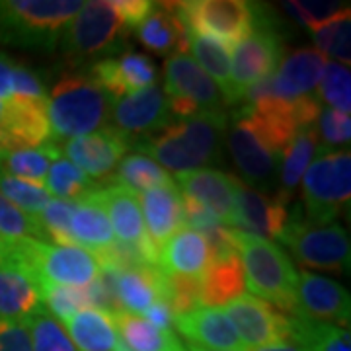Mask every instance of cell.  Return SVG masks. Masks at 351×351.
Instances as JSON below:
<instances>
[{"instance_id":"681fc988","label":"cell","mask_w":351,"mask_h":351,"mask_svg":"<svg viewBox=\"0 0 351 351\" xmlns=\"http://www.w3.org/2000/svg\"><path fill=\"white\" fill-rule=\"evenodd\" d=\"M112 6L127 29L133 32L149 16L154 2H151V0H115V2H112Z\"/></svg>"},{"instance_id":"7402d4cb","label":"cell","mask_w":351,"mask_h":351,"mask_svg":"<svg viewBox=\"0 0 351 351\" xmlns=\"http://www.w3.org/2000/svg\"><path fill=\"white\" fill-rule=\"evenodd\" d=\"M43 311L39 287L24 265L4 258L0 263V318L27 322Z\"/></svg>"},{"instance_id":"8992f818","label":"cell","mask_w":351,"mask_h":351,"mask_svg":"<svg viewBox=\"0 0 351 351\" xmlns=\"http://www.w3.org/2000/svg\"><path fill=\"white\" fill-rule=\"evenodd\" d=\"M302 203L306 221L328 225L348 209L351 197L350 149L320 147L313 164L302 176Z\"/></svg>"},{"instance_id":"6da1fadb","label":"cell","mask_w":351,"mask_h":351,"mask_svg":"<svg viewBox=\"0 0 351 351\" xmlns=\"http://www.w3.org/2000/svg\"><path fill=\"white\" fill-rule=\"evenodd\" d=\"M228 127L225 112L197 113L186 119H174L151 137L138 141L141 154L156 158L164 170L184 174L205 168L221 154L223 137Z\"/></svg>"},{"instance_id":"ee69618b","label":"cell","mask_w":351,"mask_h":351,"mask_svg":"<svg viewBox=\"0 0 351 351\" xmlns=\"http://www.w3.org/2000/svg\"><path fill=\"white\" fill-rule=\"evenodd\" d=\"M164 301L172 306L176 316L199 308V277L166 276Z\"/></svg>"},{"instance_id":"ac0fdd59","label":"cell","mask_w":351,"mask_h":351,"mask_svg":"<svg viewBox=\"0 0 351 351\" xmlns=\"http://www.w3.org/2000/svg\"><path fill=\"white\" fill-rule=\"evenodd\" d=\"M328 59L316 49L293 51L283 57L271 75V94L276 100L297 101L306 96H314Z\"/></svg>"},{"instance_id":"9c48e42d","label":"cell","mask_w":351,"mask_h":351,"mask_svg":"<svg viewBox=\"0 0 351 351\" xmlns=\"http://www.w3.org/2000/svg\"><path fill=\"white\" fill-rule=\"evenodd\" d=\"M176 12L189 34L234 47L254 32L260 18V4L244 0H188L176 2Z\"/></svg>"},{"instance_id":"4dcf8cb0","label":"cell","mask_w":351,"mask_h":351,"mask_svg":"<svg viewBox=\"0 0 351 351\" xmlns=\"http://www.w3.org/2000/svg\"><path fill=\"white\" fill-rule=\"evenodd\" d=\"M69 328V338L78 351H115L117 330L110 314L84 308L64 320Z\"/></svg>"},{"instance_id":"60d3db41","label":"cell","mask_w":351,"mask_h":351,"mask_svg":"<svg viewBox=\"0 0 351 351\" xmlns=\"http://www.w3.org/2000/svg\"><path fill=\"white\" fill-rule=\"evenodd\" d=\"M318 100H324L330 110L350 115L351 110V73L350 66L328 63L318 82Z\"/></svg>"},{"instance_id":"f6af8a7d","label":"cell","mask_w":351,"mask_h":351,"mask_svg":"<svg viewBox=\"0 0 351 351\" xmlns=\"http://www.w3.org/2000/svg\"><path fill=\"white\" fill-rule=\"evenodd\" d=\"M316 131H318V138H320L322 147H326V149H332V147L343 149L346 147L348 149L351 138L350 115L324 108V110H320V115L316 119Z\"/></svg>"},{"instance_id":"4fadbf2b","label":"cell","mask_w":351,"mask_h":351,"mask_svg":"<svg viewBox=\"0 0 351 351\" xmlns=\"http://www.w3.org/2000/svg\"><path fill=\"white\" fill-rule=\"evenodd\" d=\"M110 121L113 129L135 147L138 141L151 137L160 129L172 123V115L168 110V100L158 84L133 92L119 100L112 101Z\"/></svg>"},{"instance_id":"ffe728a7","label":"cell","mask_w":351,"mask_h":351,"mask_svg":"<svg viewBox=\"0 0 351 351\" xmlns=\"http://www.w3.org/2000/svg\"><path fill=\"white\" fill-rule=\"evenodd\" d=\"M90 197L104 209L117 242L129 246H143L151 242L145 230L138 197L133 191L117 184H110L90 193Z\"/></svg>"},{"instance_id":"7bdbcfd3","label":"cell","mask_w":351,"mask_h":351,"mask_svg":"<svg viewBox=\"0 0 351 351\" xmlns=\"http://www.w3.org/2000/svg\"><path fill=\"white\" fill-rule=\"evenodd\" d=\"M76 203L61 199H51L47 207L39 213L38 221L43 237L57 242L59 246H75L71 239V217Z\"/></svg>"},{"instance_id":"277c9868","label":"cell","mask_w":351,"mask_h":351,"mask_svg":"<svg viewBox=\"0 0 351 351\" xmlns=\"http://www.w3.org/2000/svg\"><path fill=\"white\" fill-rule=\"evenodd\" d=\"M80 0H0V43L24 49H55Z\"/></svg>"},{"instance_id":"8fae6325","label":"cell","mask_w":351,"mask_h":351,"mask_svg":"<svg viewBox=\"0 0 351 351\" xmlns=\"http://www.w3.org/2000/svg\"><path fill=\"white\" fill-rule=\"evenodd\" d=\"M283 43L276 27L265 22V10L260 6V18L248 38L234 45L232 55V88L237 104L242 101L246 90L258 84L265 76L274 75L283 59Z\"/></svg>"},{"instance_id":"6f0895ef","label":"cell","mask_w":351,"mask_h":351,"mask_svg":"<svg viewBox=\"0 0 351 351\" xmlns=\"http://www.w3.org/2000/svg\"><path fill=\"white\" fill-rule=\"evenodd\" d=\"M0 158H2V156H0Z\"/></svg>"},{"instance_id":"f546056e","label":"cell","mask_w":351,"mask_h":351,"mask_svg":"<svg viewBox=\"0 0 351 351\" xmlns=\"http://www.w3.org/2000/svg\"><path fill=\"white\" fill-rule=\"evenodd\" d=\"M191 59L199 64V69L213 80L221 90L226 106L237 104L232 88V69H230V47L217 39L189 34Z\"/></svg>"},{"instance_id":"11a10c76","label":"cell","mask_w":351,"mask_h":351,"mask_svg":"<svg viewBox=\"0 0 351 351\" xmlns=\"http://www.w3.org/2000/svg\"><path fill=\"white\" fill-rule=\"evenodd\" d=\"M4 256H6V250H4V244L0 242V263L4 262Z\"/></svg>"},{"instance_id":"8d00e7d4","label":"cell","mask_w":351,"mask_h":351,"mask_svg":"<svg viewBox=\"0 0 351 351\" xmlns=\"http://www.w3.org/2000/svg\"><path fill=\"white\" fill-rule=\"evenodd\" d=\"M43 188L49 191V195H55L57 199L78 203V201L86 199L88 195L94 193L100 186L94 180H90L69 158L59 156L51 164Z\"/></svg>"},{"instance_id":"f5cc1de1","label":"cell","mask_w":351,"mask_h":351,"mask_svg":"<svg viewBox=\"0 0 351 351\" xmlns=\"http://www.w3.org/2000/svg\"><path fill=\"white\" fill-rule=\"evenodd\" d=\"M12 59L0 53V101L10 100L12 96Z\"/></svg>"},{"instance_id":"9f6ffc18","label":"cell","mask_w":351,"mask_h":351,"mask_svg":"<svg viewBox=\"0 0 351 351\" xmlns=\"http://www.w3.org/2000/svg\"><path fill=\"white\" fill-rule=\"evenodd\" d=\"M186 350L188 351H211V350H203V348H195V346H188Z\"/></svg>"},{"instance_id":"52a82bcc","label":"cell","mask_w":351,"mask_h":351,"mask_svg":"<svg viewBox=\"0 0 351 351\" xmlns=\"http://www.w3.org/2000/svg\"><path fill=\"white\" fill-rule=\"evenodd\" d=\"M32 274L38 287L63 285L82 287L94 281L100 267L92 254L76 246H59L45 240H25L12 248H6V256Z\"/></svg>"},{"instance_id":"5b68a950","label":"cell","mask_w":351,"mask_h":351,"mask_svg":"<svg viewBox=\"0 0 351 351\" xmlns=\"http://www.w3.org/2000/svg\"><path fill=\"white\" fill-rule=\"evenodd\" d=\"M129 29L113 10L112 2H84L61 34V51L73 66L96 63L110 55L121 53Z\"/></svg>"},{"instance_id":"ba28073f","label":"cell","mask_w":351,"mask_h":351,"mask_svg":"<svg viewBox=\"0 0 351 351\" xmlns=\"http://www.w3.org/2000/svg\"><path fill=\"white\" fill-rule=\"evenodd\" d=\"M281 242L308 269L341 274L350 267V239L338 223L314 225L299 209L289 211Z\"/></svg>"},{"instance_id":"74e56055","label":"cell","mask_w":351,"mask_h":351,"mask_svg":"<svg viewBox=\"0 0 351 351\" xmlns=\"http://www.w3.org/2000/svg\"><path fill=\"white\" fill-rule=\"evenodd\" d=\"M25 240H45L38 217L24 213L0 193V242L4 250Z\"/></svg>"},{"instance_id":"836d02e7","label":"cell","mask_w":351,"mask_h":351,"mask_svg":"<svg viewBox=\"0 0 351 351\" xmlns=\"http://www.w3.org/2000/svg\"><path fill=\"white\" fill-rule=\"evenodd\" d=\"M59 156H61V147L57 143H45L34 149H18V151L6 152L0 158V170L18 180L43 186L51 164Z\"/></svg>"},{"instance_id":"3957f363","label":"cell","mask_w":351,"mask_h":351,"mask_svg":"<svg viewBox=\"0 0 351 351\" xmlns=\"http://www.w3.org/2000/svg\"><path fill=\"white\" fill-rule=\"evenodd\" d=\"M234 246L242 262L246 287L254 297L274 304L287 316L295 314V287L299 271L285 252L271 240L234 230Z\"/></svg>"},{"instance_id":"4316f807","label":"cell","mask_w":351,"mask_h":351,"mask_svg":"<svg viewBox=\"0 0 351 351\" xmlns=\"http://www.w3.org/2000/svg\"><path fill=\"white\" fill-rule=\"evenodd\" d=\"M213 260L205 237L191 228L178 230L158 252V269L166 276L199 277Z\"/></svg>"},{"instance_id":"603a6c76","label":"cell","mask_w":351,"mask_h":351,"mask_svg":"<svg viewBox=\"0 0 351 351\" xmlns=\"http://www.w3.org/2000/svg\"><path fill=\"white\" fill-rule=\"evenodd\" d=\"M138 205L143 207L141 213L147 237L158 252L178 230L186 226L182 211V195L176 184L143 191L138 195Z\"/></svg>"},{"instance_id":"ab89813d","label":"cell","mask_w":351,"mask_h":351,"mask_svg":"<svg viewBox=\"0 0 351 351\" xmlns=\"http://www.w3.org/2000/svg\"><path fill=\"white\" fill-rule=\"evenodd\" d=\"M0 193L10 203H14L18 209H22L24 213L32 215V217H39V213L51 201L49 191L43 186L18 180L2 170H0Z\"/></svg>"},{"instance_id":"c3c4849f","label":"cell","mask_w":351,"mask_h":351,"mask_svg":"<svg viewBox=\"0 0 351 351\" xmlns=\"http://www.w3.org/2000/svg\"><path fill=\"white\" fill-rule=\"evenodd\" d=\"M0 351H32L25 322H10L0 318Z\"/></svg>"},{"instance_id":"9a60e30c","label":"cell","mask_w":351,"mask_h":351,"mask_svg":"<svg viewBox=\"0 0 351 351\" xmlns=\"http://www.w3.org/2000/svg\"><path fill=\"white\" fill-rule=\"evenodd\" d=\"M350 293L328 277L301 271L295 287V314L311 322L348 328L350 324Z\"/></svg>"},{"instance_id":"d590c367","label":"cell","mask_w":351,"mask_h":351,"mask_svg":"<svg viewBox=\"0 0 351 351\" xmlns=\"http://www.w3.org/2000/svg\"><path fill=\"white\" fill-rule=\"evenodd\" d=\"M112 184L123 186L137 195V193L149 191L152 188L174 184V180H172L170 172L164 170L160 164H156V160H152L151 156L135 152L119 162L115 174H113Z\"/></svg>"},{"instance_id":"7c38bea8","label":"cell","mask_w":351,"mask_h":351,"mask_svg":"<svg viewBox=\"0 0 351 351\" xmlns=\"http://www.w3.org/2000/svg\"><path fill=\"white\" fill-rule=\"evenodd\" d=\"M225 314L239 332L246 350H260L276 343H291V320L274 304L242 295L228 302Z\"/></svg>"},{"instance_id":"f907efd6","label":"cell","mask_w":351,"mask_h":351,"mask_svg":"<svg viewBox=\"0 0 351 351\" xmlns=\"http://www.w3.org/2000/svg\"><path fill=\"white\" fill-rule=\"evenodd\" d=\"M145 320H147V322H151L152 326L164 330V332H172L176 314L168 302L164 301V299H158V301L154 302L151 308L145 313Z\"/></svg>"},{"instance_id":"83f0119b","label":"cell","mask_w":351,"mask_h":351,"mask_svg":"<svg viewBox=\"0 0 351 351\" xmlns=\"http://www.w3.org/2000/svg\"><path fill=\"white\" fill-rule=\"evenodd\" d=\"M166 276L156 265L125 269L117 274L115 291L123 313L145 314L158 299H164Z\"/></svg>"},{"instance_id":"d4e9b609","label":"cell","mask_w":351,"mask_h":351,"mask_svg":"<svg viewBox=\"0 0 351 351\" xmlns=\"http://www.w3.org/2000/svg\"><path fill=\"white\" fill-rule=\"evenodd\" d=\"M138 41L158 55H186L189 32L176 12V2H154L149 16L137 25Z\"/></svg>"},{"instance_id":"1f68e13d","label":"cell","mask_w":351,"mask_h":351,"mask_svg":"<svg viewBox=\"0 0 351 351\" xmlns=\"http://www.w3.org/2000/svg\"><path fill=\"white\" fill-rule=\"evenodd\" d=\"M113 326L121 336V341L133 351H188L186 346L176 338L174 332H164L152 326L143 316L129 313L112 314Z\"/></svg>"},{"instance_id":"484cf974","label":"cell","mask_w":351,"mask_h":351,"mask_svg":"<svg viewBox=\"0 0 351 351\" xmlns=\"http://www.w3.org/2000/svg\"><path fill=\"white\" fill-rule=\"evenodd\" d=\"M246 291L244 269L239 252L213 258L209 267L199 276V306L225 308Z\"/></svg>"},{"instance_id":"b9f144b4","label":"cell","mask_w":351,"mask_h":351,"mask_svg":"<svg viewBox=\"0 0 351 351\" xmlns=\"http://www.w3.org/2000/svg\"><path fill=\"white\" fill-rule=\"evenodd\" d=\"M39 295H41V304H45L49 308L51 316H55L57 320H63V322L78 311L90 308L86 285L84 287L43 285V287H39Z\"/></svg>"},{"instance_id":"db71d44e","label":"cell","mask_w":351,"mask_h":351,"mask_svg":"<svg viewBox=\"0 0 351 351\" xmlns=\"http://www.w3.org/2000/svg\"><path fill=\"white\" fill-rule=\"evenodd\" d=\"M252 351H301V348H297L295 343H276V346H267V348Z\"/></svg>"},{"instance_id":"d6986e66","label":"cell","mask_w":351,"mask_h":351,"mask_svg":"<svg viewBox=\"0 0 351 351\" xmlns=\"http://www.w3.org/2000/svg\"><path fill=\"white\" fill-rule=\"evenodd\" d=\"M176 330L188 339V346L211 351H248L239 332L221 308H195L180 314L174 320Z\"/></svg>"},{"instance_id":"f1b7e54d","label":"cell","mask_w":351,"mask_h":351,"mask_svg":"<svg viewBox=\"0 0 351 351\" xmlns=\"http://www.w3.org/2000/svg\"><path fill=\"white\" fill-rule=\"evenodd\" d=\"M71 239L76 248L82 246L88 254H96L115 244V234L108 217L90 195L75 205L71 217Z\"/></svg>"},{"instance_id":"7dc6e473","label":"cell","mask_w":351,"mask_h":351,"mask_svg":"<svg viewBox=\"0 0 351 351\" xmlns=\"http://www.w3.org/2000/svg\"><path fill=\"white\" fill-rule=\"evenodd\" d=\"M10 98H24V100H45L47 92L43 82L32 69L24 64L14 63L12 69V96Z\"/></svg>"},{"instance_id":"816d5d0a","label":"cell","mask_w":351,"mask_h":351,"mask_svg":"<svg viewBox=\"0 0 351 351\" xmlns=\"http://www.w3.org/2000/svg\"><path fill=\"white\" fill-rule=\"evenodd\" d=\"M350 32H351L350 20H346L343 24L339 25L338 34H336V38H334V41H332L330 49H328V55H332L334 59H338L339 64L346 63V66H348L351 61Z\"/></svg>"},{"instance_id":"30bf717a","label":"cell","mask_w":351,"mask_h":351,"mask_svg":"<svg viewBox=\"0 0 351 351\" xmlns=\"http://www.w3.org/2000/svg\"><path fill=\"white\" fill-rule=\"evenodd\" d=\"M162 92L172 119H186L205 112H223L226 106L221 90L188 53L166 59Z\"/></svg>"},{"instance_id":"e575fe53","label":"cell","mask_w":351,"mask_h":351,"mask_svg":"<svg viewBox=\"0 0 351 351\" xmlns=\"http://www.w3.org/2000/svg\"><path fill=\"white\" fill-rule=\"evenodd\" d=\"M289 320L291 343L301 348V351H351L348 328L311 322L299 316H289Z\"/></svg>"},{"instance_id":"44dd1931","label":"cell","mask_w":351,"mask_h":351,"mask_svg":"<svg viewBox=\"0 0 351 351\" xmlns=\"http://www.w3.org/2000/svg\"><path fill=\"white\" fill-rule=\"evenodd\" d=\"M176 180L184 195L203 203L223 221V225L234 228V176L213 168H199L178 174Z\"/></svg>"},{"instance_id":"f35d334b","label":"cell","mask_w":351,"mask_h":351,"mask_svg":"<svg viewBox=\"0 0 351 351\" xmlns=\"http://www.w3.org/2000/svg\"><path fill=\"white\" fill-rule=\"evenodd\" d=\"M25 326L29 332L32 351H78L73 339L64 332L63 324L45 308L34 314L25 322Z\"/></svg>"},{"instance_id":"2e32d148","label":"cell","mask_w":351,"mask_h":351,"mask_svg":"<svg viewBox=\"0 0 351 351\" xmlns=\"http://www.w3.org/2000/svg\"><path fill=\"white\" fill-rule=\"evenodd\" d=\"M131 143L113 127H104L94 133L64 141L61 151L94 182L108 180L125 158Z\"/></svg>"},{"instance_id":"5bb4252c","label":"cell","mask_w":351,"mask_h":351,"mask_svg":"<svg viewBox=\"0 0 351 351\" xmlns=\"http://www.w3.org/2000/svg\"><path fill=\"white\" fill-rule=\"evenodd\" d=\"M234 230L265 240H281L289 223L287 197L263 195L234 178Z\"/></svg>"},{"instance_id":"7a4b0ae2","label":"cell","mask_w":351,"mask_h":351,"mask_svg":"<svg viewBox=\"0 0 351 351\" xmlns=\"http://www.w3.org/2000/svg\"><path fill=\"white\" fill-rule=\"evenodd\" d=\"M112 101V96L88 73H64L47 94L51 137L69 141L108 127Z\"/></svg>"},{"instance_id":"d6a6232c","label":"cell","mask_w":351,"mask_h":351,"mask_svg":"<svg viewBox=\"0 0 351 351\" xmlns=\"http://www.w3.org/2000/svg\"><path fill=\"white\" fill-rule=\"evenodd\" d=\"M320 138L316 131V123L301 129L295 137L289 141L285 151L281 154V168H279V182H281V193L283 197L291 199L293 189L301 184L302 176L306 168L313 164L314 156L320 151Z\"/></svg>"},{"instance_id":"cb8c5ba5","label":"cell","mask_w":351,"mask_h":351,"mask_svg":"<svg viewBox=\"0 0 351 351\" xmlns=\"http://www.w3.org/2000/svg\"><path fill=\"white\" fill-rule=\"evenodd\" d=\"M0 119L8 133L12 151L41 147L51 138L47 101L45 100L10 98L4 101V113Z\"/></svg>"},{"instance_id":"e0dca14e","label":"cell","mask_w":351,"mask_h":351,"mask_svg":"<svg viewBox=\"0 0 351 351\" xmlns=\"http://www.w3.org/2000/svg\"><path fill=\"white\" fill-rule=\"evenodd\" d=\"M113 100H119L133 92L156 84L158 71L152 63L151 57L135 53V51H121L100 59L90 64V73Z\"/></svg>"},{"instance_id":"bcb514c9","label":"cell","mask_w":351,"mask_h":351,"mask_svg":"<svg viewBox=\"0 0 351 351\" xmlns=\"http://www.w3.org/2000/svg\"><path fill=\"white\" fill-rule=\"evenodd\" d=\"M283 6L295 18V22L306 25L308 29L334 18L341 10L350 8V4H343V2H285Z\"/></svg>"}]
</instances>
